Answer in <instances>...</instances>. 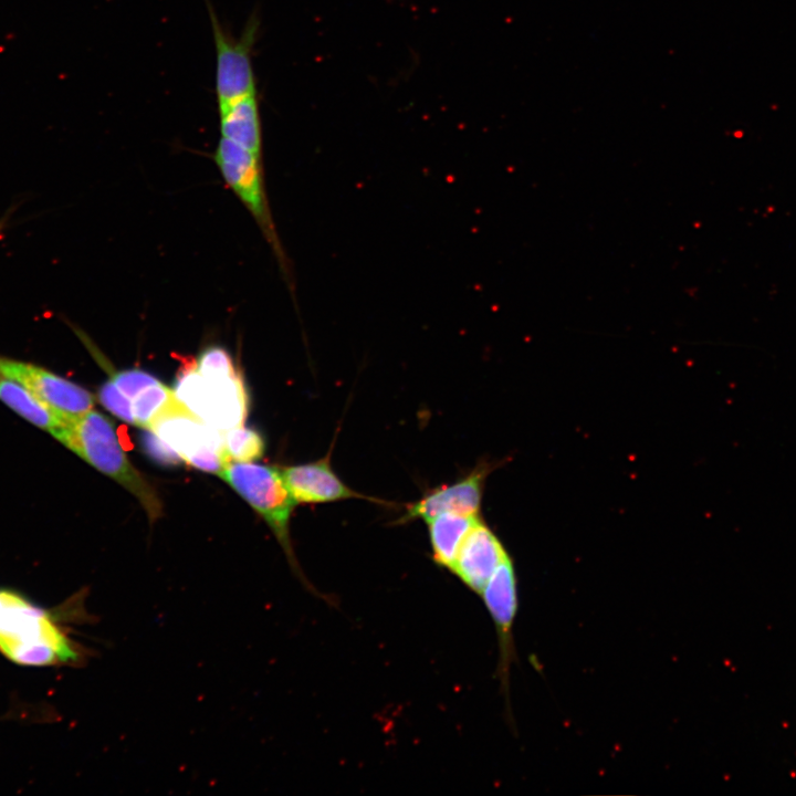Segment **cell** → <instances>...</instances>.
I'll use <instances>...</instances> for the list:
<instances>
[{"instance_id":"10","label":"cell","mask_w":796,"mask_h":796,"mask_svg":"<svg viewBox=\"0 0 796 796\" xmlns=\"http://www.w3.org/2000/svg\"><path fill=\"white\" fill-rule=\"evenodd\" d=\"M481 596L495 624L500 649L499 673L506 684L514 658L513 624L517 610L516 576L510 556L499 565Z\"/></svg>"},{"instance_id":"7","label":"cell","mask_w":796,"mask_h":796,"mask_svg":"<svg viewBox=\"0 0 796 796\" xmlns=\"http://www.w3.org/2000/svg\"><path fill=\"white\" fill-rule=\"evenodd\" d=\"M214 160L228 186L253 214L269 240L275 241L265 199L260 155L221 137Z\"/></svg>"},{"instance_id":"19","label":"cell","mask_w":796,"mask_h":796,"mask_svg":"<svg viewBox=\"0 0 796 796\" xmlns=\"http://www.w3.org/2000/svg\"><path fill=\"white\" fill-rule=\"evenodd\" d=\"M98 399L113 415L128 423L135 425L132 400L117 388L112 379L100 388Z\"/></svg>"},{"instance_id":"11","label":"cell","mask_w":796,"mask_h":796,"mask_svg":"<svg viewBox=\"0 0 796 796\" xmlns=\"http://www.w3.org/2000/svg\"><path fill=\"white\" fill-rule=\"evenodd\" d=\"M507 556L496 535L480 520L463 540L450 572L469 589L481 595Z\"/></svg>"},{"instance_id":"8","label":"cell","mask_w":796,"mask_h":796,"mask_svg":"<svg viewBox=\"0 0 796 796\" xmlns=\"http://www.w3.org/2000/svg\"><path fill=\"white\" fill-rule=\"evenodd\" d=\"M0 375L22 384L67 419L93 409L90 391L39 365L0 356Z\"/></svg>"},{"instance_id":"14","label":"cell","mask_w":796,"mask_h":796,"mask_svg":"<svg viewBox=\"0 0 796 796\" xmlns=\"http://www.w3.org/2000/svg\"><path fill=\"white\" fill-rule=\"evenodd\" d=\"M220 132L223 138L261 154V122L256 93L241 97L221 108Z\"/></svg>"},{"instance_id":"2","label":"cell","mask_w":796,"mask_h":796,"mask_svg":"<svg viewBox=\"0 0 796 796\" xmlns=\"http://www.w3.org/2000/svg\"><path fill=\"white\" fill-rule=\"evenodd\" d=\"M55 439L127 489L151 521L159 517L163 505L158 493L128 461L113 423L101 412L92 409L69 420Z\"/></svg>"},{"instance_id":"12","label":"cell","mask_w":796,"mask_h":796,"mask_svg":"<svg viewBox=\"0 0 796 796\" xmlns=\"http://www.w3.org/2000/svg\"><path fill=\"white\" fill-rule=\"evenodd\" d=\"M281 471L296 503L318 504L347 499L383 502L347 486L334 472L329 453L320 460L290 465Z\"/></svg>"},{"instance_id":"4","label":"cell","mask_w":796,"mask_h":796,"mask_svg":"<svg viewBox=\"0 0 796 796\" xmlns=\"http://www.w3.org/2000/svg\"><path fill=\"white\" fill-rule=\"evenodd\" d=\"M192 467L218 474L231 459L223 431L205 422L190 411L176 396L147 428Z\"/></svg>"},{"instance_id":"3","label":"cell","mask_w":796,"mask_h":796,"mask_svg":"<svg viewBox=\"0 0 796 796\" xmlns=\"http://www.w3.org/2000/svg\"><path fill=\"white\" fill-rule=\"evenodd\" d=\"M271 527L294 573L310 588L293 553L290 538V517L296 501L286 485L282 471L252 462L231 461L220 475Z\"/></svg>"},{"instance_id":"15","label":"cell","mask_w":796,"mask_h":796,"mask_svg":"<svg viewBox=\"0 0 796 796\" xmlns=\"http://www.w3.org/2000/svg\"><path fill=\"white\" fill-rule=\"evenodd\" d=\"M479 521V515L453 512L441 513L430 520L429 538L434 563L450 570L463 540Z\"/></svg>"},{"instance_id":"21","label":"cell","mask_w":796,"mask_h":796,"mask_svg":"<svg viewBox=\"0 0 796 796\" xmlns=\"http://www.w3.org/2000/svg\"><path fill=\"white\" fill-rule=\"evenodd\" d=\"M144 444L149 454L157 460L165 462H176L178 460L179 455L153 432L145 436Z\"/></svg>"},{"instance_id":"5","label":"cell","mask_w":796,"mask_h":796,"mask_svg":"<svg viewBox=\"0 0 796 796\" xmlns=\"http://www.w3.org/2000/svg\"><path fill=\"white\" fill-rule=\"evenodd\" d=\"M175 394L196 416L222 431L243 425L248 395L240 374L211 377L199 373L196 362L178 375Z\"/></svg>"},{"instance_id":"1","label":"cell","mask_w":796,"mask_h":796,"mask_svg":"<svg viewBox=\"0 0 796 796\" xmlns=\"http://www.w3.org/2000/svg\"><path fill=\"white\" fill-rule=\"evenodd\" d=\"M0 652L33 667L78 663L83 658L51 611L8 589H0Z\"/></svg>"},{"instance_id":"16","label":"cell","mask_w":796,"mask_h":796,"mask_svg":"<svg viewBox=\"0 0 796 796\" xmlns=\"http://www.w3.org/2000/svg\"><path fill=\"white\" fill-rule=\"evenodd\" d=\"M175 398V390L160 381L146 387L132 399L135 425L147 429L153 419Z\"/></svg>"},{"instance_id":"18","label":"cell","mask_w":796,"mask_h":796,"mask_svg":"<svg viewBox=\"0 0 796 796\" xmlns=\"http://www.w3.org/2000/svg\"><path fill=\"white\" fill-rule=\"evenodd\" d=\"M200 374L211 377L238 375L230 354L222 347L210 346L206 348L196 363Z\"/></svg>"},{"instance_id":"6","label":"cell","mask_w":796,"mask_h":796,"mask_svg":"<svg viewBox=\"0 0 796 796\" xmlns=\"http://www.w3.org/2000/svg\"><path fill=\"white\" fill-rule=\"evenodd\" d=\"M211 23L214 50V93L218 108L256 93L252 64L253 49L260 29L256 11L251 13L239 38L223 28L210 0H205Z\"/></svg>"},{"instance_id":"13","label":"cell","mask_w":796,"mask_h":796,"mask_svg":"<svg viewBox=\"0 0 796 796\" xmlns=\"http://www.w3.org/2000/svg\"><path fill=\"white\" fill-rule=\"evenodd\" d=\"M0 400L20 417L54 438L71 420L60 415L22 384L1 375Z\"/></svg>"},{"instance_id":"22","label":"cell","mask_w":796,"mask_h":796,"mask_svg":"<svg viewBox=\"0 0 796 796\" xmlns=\"http://www.w3.org/2000/svg\"><path fill=\"white\" fill-rule=\"evenodd\" d=\"M3 227H4V223L2 221H0V231H2Z\"/></svg>"},{"instance_id":"17","label":"cell","mask_w":796,"mask_h":796,"mask_svg":"<svg viewBox=\"0 0 796 796\" xmlns=\"http://www.w3.org/2000/svg\"><path fill=\"white\" fill-rule=\"evenodd\" d=\"M226 451L231 461L252 462L264 453V440L243 425L223 431Z\"/></svg>"},{"instance_id":"20","label":"cell","mask_w":796,"mask_h":796,"mask_svg":"<svg viewBox=\"0 0 796 796\" xmlns=\"http://www.w3.org/2000/svg\"><path fill=\"white\" fill-rule=\"evenodd\" d=\"M111 379L130 400L146 387L159 381L153 375L138 369L115 373Z\"/></svg>"},{"instance_id":"9","label":"cell","mask_w":796,"mask_h":796,"mask_svg":"<svg viewBox=\"0 0 796 796\" xmlns=\"http://www.w3.org/2000/svg\"><path fill=\"white\" fill-rule=\"evenodd\" d=\"M492 468L482 462L465 476L453 483L438 486L418 501L406 506L399 523L416 519L429 522L446 512L479 515L485 479Z\"/></svg>"}]
</instances>
